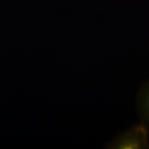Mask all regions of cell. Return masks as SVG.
Listing matches in <instances>:
<instances>
[{
  "instance_id": "1",
  "label": "cell",
  "mask_w": 149,
  "mask_h": 149,
  "mask_svg": "<svg viewBox=\"0 0 149 149\" xmlns=\"http://www.w3.org/2000/svg\"><path fill=\"white\" fill-rule=\"evenodd\" d=\"M149 128L140 123L118 135L109 143L113 149H149Z\"/></svg>"
},
{
  "instance_id": "2",
  "label": "cell",
  "mask_w": 149,
  "mask_h": 149,
  "mask_svg": "<svg viewBox=\"0 0 149 149\" xmlns=\"http://www.w3.org/2000/svg\"><path fill=\"white\" fill-rule=\"evenodd\" d=\"M138 108L141 122L149 128V81L142 86L138 97Z\"/></svg>"
}]
</instances>
